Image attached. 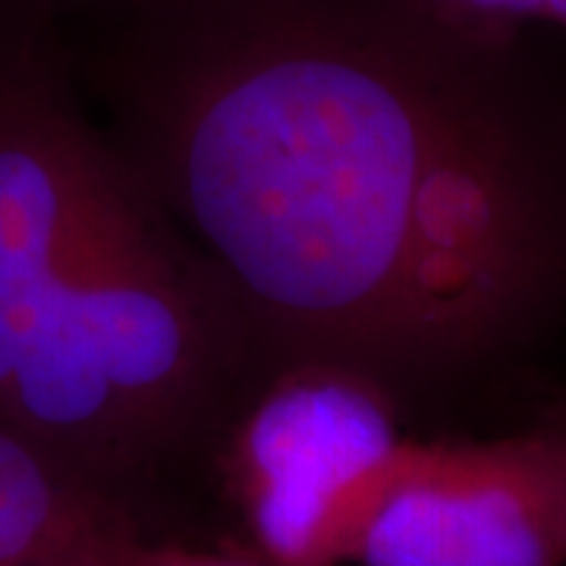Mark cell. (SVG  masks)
<instances>
[{
    "mask_svg": "<svg viewBox=\"0 0 566 566\" xmlns=\"http://www.w3.org/2000/svg\"><path fill=\"white\" fill-rule=\"evenodd\" d=\"M70 61L262 356L447 400L566 334V82L419 0H123Z\"/></svg>",
    "mask_w": 566,
    "mask_h": 566,
    "instance_id": "1",
    "label": "cell"
},
{
    "mask_svg": "<svg viewBox=\"0 0 566 566\" xmlns=\"http://www.w3.org/2000/svg\"><path fill=\"white\" fill-rule=\"evenodd\" d=\"M262 378L240 308L85 107L66 35L0 7V416L123 504Z\"/></svg>",
    "mask_w": 566,
    "mask_h": 566,
    "instance_id": "2",
    "label": "cell"
},
{
    "mask_svg": "<svg viewBox=\"0 0 566 566\" xmlns=\"http://www.w3.org/2000/svg\"><path fill=\"white\" fill-rule=\"evenodd\" d=\"M385 387L331 363L277 365L230 422L227 472L268 566L353 564L412 438Z\"/></svg>",
    "mask_w": 566,
    "mask_h": 566,
    "instance_id": "3",
    "label": "cell"
},
{
    "mask_svg": "<svg viewBox=\"0 0 566 566\" xmlns=\"http://www.w3.org/2000/svg\"><path fill=\"white\" fill-rule=\"evenodd\" d=\"M353 564L566 566V416L497 441H412Z\"/></svg>",
    "mask_w": 566,
    "mask_h": 566,
    "instance_id": "4",
    "label": "cell"
},
{
    "mask_svg": "<svg viewBox=\"0 0 566 566\" xmlns=\"http://www.w3.org/2000/svg\"><path fill=\"white\" fill-rule=\"evenodd\" d=\"M136 538L117 497L0 416V566H111Z\"/></svg>",
    "mask_w": 566,
    "mask_h": 566,
    "instance_id": "5",
    "label": "cell"
},
{
    "mask_svg": "<svg viewBox=\"0 0 566 566\" xmlns=\"http://www.w3.org/2000/svg\"><path fill=\"white\" fill-rule=\"evenodd\" d=\"M438 17L488 32L526 35L528 25H554L566 32V0H419Z\"/></svg>",
    "mask_w": 566,
    "mask_h": 566,
    "instance_id": "6",
    "label": "cell"
},
{
    "mask_svg": "<svg viewBox=\"0 0 566 566\" xmlns=\"http://www.w3.org/2000/svg\"><path fill=\"white\" fill-rule=\"evenodd\" d=\"M111 566H262L237 560V557H221V554H205V551H189L180 545H145V542H129L117 554Z\"/></svg>",
    "mask_w": 566,
    "mask_h": 566,
    "instance_id": "7",
    "label": "cell"
},
{
    "mask_svg": "<svg viewBox=\"0 0 566 566\" xmlns=\"http://www.w3.org/2000/svg\"><path fill=\"white\" fill-rule=\"evenodd\" d=\"M120 3L123 0H0V7H13L22 13L41 17V20L54 22L63 32L82 22L98 20Z\"/></svg>",
    "mask_w": 566,
    "mask_h": 566,
    "instance_id": "8",
    "label": "cell"
}]
</instances>
